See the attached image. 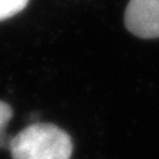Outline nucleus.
Returning a JSON list of instances; mask_svg holds the SVG:
<instances>
[{
	"label": "nucleus",
	"mask_w": 159,
	"mask_h": 159,
	"mask_svg": "<svg viewBox=\"0 0 159 159\" xmlns=\"http://www.w3.org/2000/svg\"><path fill=\"white\" fill-rule=\"evenodd\" d=\"M12 118V109L5 102H0V146L5 142V128Z\"/></svg>",
	"instance_id": "nucleus-4"
},
{
	"label": "nucleus",
	"mask_w": 159,
	"mask_h": 159,
	"mask_svg": "<svg viewBox=\"0 0 159 159\" xmlns=\"http://www.w3.org/2000/svg\"><path fill=\"white\" fill-rule=\"evenodd\" d=\"M128 31L142 39L159 37V0H130L125 9Z\"/></svg>",
	"instance_id": "nucleus-2"
},
{
	"label": "nucleus",
	"mask_w": 159,
	"mask_h": 159,
	"mask_svg": "<svg viewBox=\"0 0 159 159\" xmlns=\"http://www.w3.org/2000/svg\"><path fill=\"white\" fill-rule=\"evenodd\" d=\"M13 159H71V137L53 124H33L12 139Z\"/></svg>",
	"instance_id": "nucleus-1"
},
{
	"label": "nucleus",
	"mask_w": 159,
	"mask_h": 159,
	"mask_svg": "<svg viewBox=\"0 0 159 159\" xmlns=\"http://www.w3.org/2000/svg\"><path fill=\"white\" fill-rule=\"evenodd\" d=\"M28 5V0H0V21L9 19Z\"/></svg>",
	"instance_id": "nucleus-3"
}]
</instances>
